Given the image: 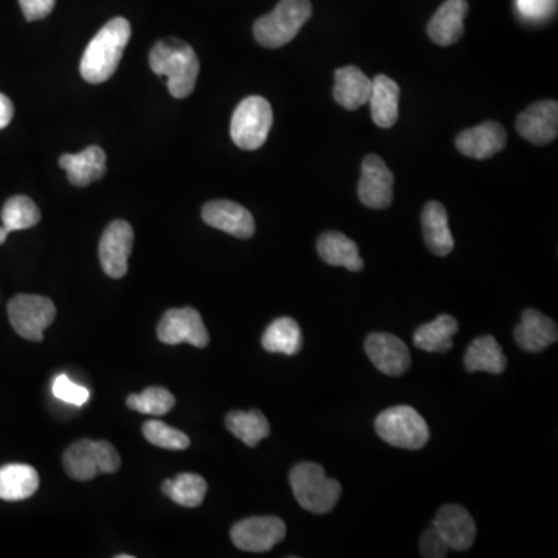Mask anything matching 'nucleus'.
I'll use <instances>...</instances> for the list:
<instances>
[{"label": "nucleus", "mask_w": 558, "mask_h": 558, "mask_svg": "<svg viewBox=\"0 0 558 558\" xmlns=\"http://www.w3.org/2000/svg\"><path fill=\"white\" fill-rule=\"evenodd\" d=\"M517 8L529 21H543L554 13L557 0H517Z\"/></svg>", "instance_id": "c9c22d12"}, {"label": "nucleus", "mask_w": 558, "mask_h": 558, "mask_svg": "<svg viewBox=\"0 0 558 558\" xmlns=\"http://www.w3.org/2000/svg\"><path fill=\"white\" fill-rule=\"evenodd\" d=\"M458 321L452 315H439L436 320L422 324L414 332V346L425 352H444L453 348V337L458 332Z\"/></svg>", "instance_id": "bb28decb"}, {"label": "nucleus", "mask_w": 558, "mask_h": 558, "mask_svg": "<svg viewBox=\"0 0 558 558\" xmlns=\"http://www.w3.org/2000/svg\"><path fill=\"white\" fill-rule=\"evenodd\" d=\"M149 66L152 72L168 78V90L174 98L182 100L193 93L200 64L190 44L174 38L157 42L149 53Z\"/></svg>", "instance_id": "f03ea898"}, {"label": "nucleus", "mask_w": 558, "mask_h": 558, "mask_svg": "<svg viewBox=\"0 0 558 558\" xmlns=\"http://www.w3.org/2000/svg\"><path fill=\"white\" fill-rule=\"evenodd\" d=\"M143 436L149 444L165 450H186L191 441L183 431L169 427L165 422L148 421L143 424Z\"/></svg>", "instance_id": "473e14b6"}, {"label": "nucleus", "mask_w": 558, "mask_h": 558, "mask_svg": "<svg viewBox=\"0 0 558 558\" xmlns=\"http://www.w3.org/2000/svg\"><path fill=\"white\" fill-rule=\"evenodd\" d=\"M400 87L386 75H377L372 80L369 106L372 120L382 129L393 128L399 118Z\"/></svg>", "instance_id": "412c9836"}, {"label": "nucleus", "mask_w": 558, "mask_h": 558, "mask_svg": "<svg viewBox=\"0 0 558 558\" xmlns=\"http://www.w3.org/2000/svg\"><path fill=\"white\" fill-rule=\"evenodd\" d=\"M431 526L438 529L448 548L453 551H467L475 543V521H473L472 515L458 504L442 506L436 517L433 518Z\"/></svg>", "instance_id": "dca6fc26"}, {"label": "nucleus", "mask_w": 558, "mask_h": 558, "mask_svg": "<svg viewBox=\"0 0 558 558\" xmlns=\"http://www.w3.org/2000/svg\"><path fill=\"white\" fill-rule=\"evenodd\" d=\"M8 318L16 334L25 340L42 341L45 329L55 321L56 307L49 298L21 293L8 303Z\"/></svg>", "instance_id": "6e6552de"}, {"label": "nucleus", "mask_w": 558, "mask_h": 558, "mask_svg": "<svg viewBox=\"0 0 558 558\" xmlns=\"http://www.w3.org/2000/svg\"><path fill=\"white\" fill-rule=\"evenodd\" d=\"M126 405L138 413L165 416L166 413L173 410L176 399L166 388L151 386V388H146L142 394H131L126 399Z\"/></svg>", "instance_id": "2f4dec72"}, {"label": "nucleus", "mask_w": 558, "mask_h": 558, "mask_svg": "<svg viewBox=\"0 0 558 558\" xmlns=\"http://www.w3.org/2000/svg\"><path fill=\"white\" fill-rule=\"evenodd\" d=\"M394 176L379 155H366L362 163L359 199L372 210H385L393 204Z\"/></svg>", "instance_id": "f8f14e48"}, {"label": "nucleus", "mask_w": 558, "mask_h": 558, "mask_svg": "<svg viewBox=\"0 0 558 558\" xmlns=\"http://www.w3.org/2000/svg\"><path fill=\"white\" fill-rule=\"evenodd\" d=\"M38 489L39 475L31 465L7 464L0 467V500H27Z\"/></svg>", "instance_id": "393cba45"}, {"label": "nucleus", "mask_w": 558, "mask_h": 558, "mask_svg": "<svg viewBox=\"0 0 558 558\" xmlns=\"http://www.w3.org/2000/svg\"><path fill=\"white\" fill-rule=\"evenodd\" d=\"M419 551L425 558H444L450 548H448L442 535L439 534L438 529L431 526L422 534L421 541H419Z\"/></svg>", "instance_id": "f704fd0d"}, {"label": "nucleus", "mask_w": 558, "mask_h": 558, "mask_svg": "<svg viewBox=\"0 0 558 558\" xmlns=\"http://www.w3.org/2000/svg\"><path fill=\"white\" fill-rule=\"evenodd\" d=\"M464 365L467 372L503 374L506 371L507 360L498 341L492 335H483L473 340L465 352Z\"/></svg>", "instance_id": "a878e982"}, {"label": "nucleus", "mask_w": 558, "mask_h": 558, "mask_svg": "<svg viewBox=\"0 0 558 558\" xmlns=\"http://www.w3.org/2000/svg\"><path fill=\"white\" fill-rule=\"evenodd\" d=\"M231 541L245 552H267L286 537V524L278 517H252L231 527Z\"/></svg>", "instance_id": "9d476101"}, {"label": "nucleus", "mask_w": 558, "mask_h": 558, "mask_svg": "<svg viewBox=\"0 0 558 558\" xmlns=\"http://www.w3.org/2000/svg\"><path fill=\"white\" fill-rule=\"evenodd\" d=\"M374 428L386 444L405 450H421L430 439L424 417L408 405H397L380 413Z\"/></svg>", "instance_id": "39448f33"}, {"label": "nucleus", "mask_w": 558, "mask_h": 558, "mask_svg": "<svg viewBox=\"0 0 558 558\" xmlns=\"http://www.w3.org/2000/svg\"><path fill=\"white\" fill-rule=\"evenodd\" d=\"M290 487L298 504L310 514H329L341 496V486L324 473L317 462H298L289 475Z\"/></svg>", "instance_id": "7ed1b4c3"}, {"label": "nucleus", "mask_w": 558, "mask_h": 558, "mask_svg": "<svg viewBox=\"0 0 558 558\" xmlns=\"http://www.w3.org/2000/svg\"><path fill=\"white\" fill-rule=\"evenodd\" d=\"M59 166L66 171L72 185L87 186L106 173V152L98 146H89L78 154L62 155Z\"/></svg>", "instance_id": "aec40b11"}, {"label": "nucleus", "mask_w": 558, "mask_h": 558, "mask_svg": "<svg viewBox=\"0 0 558 558\" xmlns=\"http://www.w3.org/2000/svg\"><path fill=\"white\" fill-rule=\"evenodd\" d=\"M131 39L128 19L115 18L107 22L87 45L81 58L80 72L84 81L101 84L117 72L124 49Z\"/></svg>", "instance_id": "f257e3e1"}, {"label": "nucleus", "mask_w": 558, "mask_h": 558, "mask_svg": "<svg viewBox=\"0 0 558 558\" xmlns=\"http://www.w3.org/2000/svg\"><path fill=\"white\" fill-rule=\"evenodd\" d=\"M422 231H424L425 244L428 250L436 256H447L455 248L448 214L444 205L439 202H428L422 211Z\"/></svg>", "instance_id": "4be33fe9"}, {"label": "nucleus", "mask_w": 558, "mask_h": 558, "mask_svg": "<svg viewBox=\"0 0 558 558\" xmlns=\"http://www.w3.org/2000/svg\"><path fill=\"white\" fill-rule=\"evenodd\" d=\"M157 337L165 345H188L194 348H207L210 343V334L205 328L202 315L193 307L183 309H169L165 312L159 326Z\"/></svg>", "instance_id": "1a4fd4ad"}, {"label": "nucleus", "mask_w": 558, "mask_h": 558, "mask_svg": "<svg viewBox=\"0 0 558 558\" xmlns=\"http://www.w3.org/2000/svg\"><path fill=\"white\" fill-rule=\"evenodd\" d=\"M507 134L496 121H486L475 128L465 129L456 137V148L465 157L486 160L503 151Z\"/></svg>", "instance_id": "f3484780"}, {"label": "nucleus", "mask_w": 558, "mask_h": 558, "mask_svg": "<svg viewBox=\"0 0 558 558\" xmlns=\"http://www.w3.org/2000/svg\"><path fill=\"white\" fill-rule=\"evenodd\" d=\"M8 235H10V231L2 225V227H0V245L7 241Z\"/></svg>", "instance_id": "58836bf2"}, {"label": "nucleus", "mask_w": 558, "mask_h": 558, "mask_svg": "<svg viewBox=\"0 0 558 558\" xmlns=\"http://www.w3.org/2000/svg\"><path fill=\"white\" fill-rule=\"evenodd\" d=\"M134 245V230L126 221H114L104 230L100 239L101 267L107 276L123 278L128 273L129 256Z\"/></svg>", "instance_id": "9b49d317"}, {"label": "nucleus", "mask_w": 558, "mask_h": 558, "mask_svg": "<svg viewBox=\"0 0 558 558\" xmlns=\"http://www.w3.org/2000/svg\"><path fill=\"white\" fill-rule=\"evenodd\" d=\"M272 124V106L266 98H245L231 118V138L238 148L255 151L266 143Z\"/></svg>", "instance_id": "0eeeda50"}, {"label": "nucleus", "mask_w": 558, "mask_h": 558, "mask_svg": "<svg viewBox=\"0 0 558 558\" xmlns=\"http://www.w3.org/2000/svg\"><path fill=\"white\" fill-rule=\"evenodd\" d=\"M515 341L523 351L537 354L554 345L558 338L557 323L538 310L527 309L514 331Z\"/></svg>", "instance_id": "a211bd4d"}, {"label": "nucleus", "mask_w": 558, "mask_h": 558, "mask_svg": "<svg viewBox=\"0 0 558 558\" xmlns=\"http://www.w3.org/2000/svg\"><path fill=\"white\" fill-rule=\"evenodd\" d=\"M56 0H19L22 13L28 22L41 21L47 18L55 8Z\"/></svg>", "instance_id": "e433bc0d"}, {"label": "nucleus", "mask_w": 558, "mask_h": 558, "mask_svg": "<svg viewBox=\"0 0 558 558\" xmlns=\"http://www.w3.org/2000/svg\"><path fill=\"white\" fill-rule=\"evenodd\" d=\"M317 250L326 264L345 267L349 272H360L365 262L360 258L359 247L340 231H328L318 238Z\"/></svg>", "instance_id": "b1692460"}, {"label": "nucleus", "mask_w": 558, "mask_h": 558, "mask_svg": "<svg viewBox=\"0 0 558 558\" xmlns=\"http://www.w3.org/2000/svg\"><path fill=\"white\" fill-rule=\"evenodd\" d=\"M14 107L10 98L4 93H0V129L7 128L8 124L13 120Z\"/></svg>", "instance_id": "4c0bfd02"}, {"label": "nucleus", "mask_w": 558, "mask_h": 558, "mask_svg": "<svg viewBox=\"0 0 558 558\" xmlns=\"http://www.w3.org/2000/svg\"><path fill=\"white\" fill-rule=\"evenodd\" d=\"M310 16V0H281L272 13L255 22L253 35L262 47L279 49L295 39Z\"/></svg>", "instance_id": "20e7f679"}, {"label": "nucleus", "mask_w": 558, "mask_h": 558, "mask_svg": "<svg viewBox=\"0 0 558 558\" xmlns=\"http://www.w3.org/2000/svg\"><path fill=\"white\" fill-rule=\"evenodd\" d=\"M225 425L247 447H256L270 434L269 421L259 410L230 411L225 417Z\"/></svg>", "instance_id": "c85d7f7f"}, {"label": "nucleus", "mask_w": 558, "mask_h": 558, "mask_svg": "<svg viewBox=\"0 0 558 558\" xmlns=\"http://www.w3.org/2000/svg\"><path fill=\"white\" fill-rule=\"evenodd\" d=\"M207 490V481L194 473H182L176 478L166 479L162 484V492L183 507L200 506L204 503Z\"/></svg>", "instance_id": "c756f323"}, {"label": "nucleus", "mask_w": 558, "mask_h": 558, "mask_svg": "<svg viewBox=\"0 0 558 558\" xmlns=\"http://www.w3.org/2000/svg\"><path fill=\"white\" fill-rule=\"evenodd\" d=\"M62 464L70 478L84 483L101 473L118 472L121 459L111 442L81 439L67 448Z\"/></svg>", "instance_id": "423d86ee"}, {"label": "nucleus", "mask_w": 558, "mask_h": 558, "mask_svg": "<svg viewBox=\"0 0 558 558\" xmlns=\"http://www.w3.org/2000/svg\"><path fill=\"white\" fill-rule=\"evenodd\" d=\"M53 396L62 402L81 407L89 400L90 393L84 386L76 385L67 376H58L52 385Z\"/></svg>", "instance_id": "72a5a7b5"}, {"label": "nucleus", "mask_w": 558, "mask_h": 558, "mask_svg": "<svg viewBox=\"0 0 558 558\" xmlns=\"http://www.w3.org/2000/svg\"><path fill=\"white\" fill-rule=\"evenodd\" d=\"M117 558H132V555H128V554L117 555Z\"/></svg>", "instance_id": "ea45409f"}, {"label": "nucleus", "mask_w": 558, "mask_h": 558, "mask_svg": "<svg viewBox=\"0 0 558 558\" xmlns=\"http://www.w3.org/2000/svg\"><path fill=\"white\" fill-rule=\"evenodd\" d=\"M365 351L372 365L386 376H403L410 369V351L396 335L374 332L366 338Z\"/></svg>", "instance_id": "ddd939ff"}, {"label": "nucleus", "mask_w": 558, "mask_h": 558, "mask_svg": "<svg viewBox=\"0 0 558 558\" xmlns=\"http://www.w3.org/2000/svg\"><path fill=\"white\" fill-rule=\"evenodd\" d=\"M202 219L210 227L225 231L235 238L248 239L255 235L252 213L231 200H211L202 208Z\"/></svg>", "instance_id": "2eb2a0df"}, {"label": "nucleus", "mask_w": 558, "mask_h": 558, "mask_svg": "<svg viewBox=\"0 0 558 558\" xmlns=\"http://www.w3.org/2000/svg\"><path fill=\"white\" fill-rule=\"evenodd\" d=\"M469 11L467 0H447L428 22V36L434 44L448 47L464 35V19Z\"/></svg>", "instance_id": "6ab92c4d"}, {"label": "nucleus", "mask_w": 558, "mask_h": 558, "mask_svg": "<svg viewBox=\"0 0 558 558\" xmlns=\"http://www.w3.org/2000/svg\"><path fill=\"white\" fill-rule=\"evenodd\" d=\"M261 343L272 354L297 355L303 348L300 324L293 318H276L262 335Z\"/></svg>", "instance_id": "cd10ccee"}, {"label": "nucleus", "mask_w": 558, "mask_h": 558, "mask_svg": "<svg viewBox=\"0 0 558 558\" xmlns=\"http://www.w3.org/2000/svg\"><path fill=\"white\" fill-rule=\"evenodd\" d=\"M517 131L527 142L543 146L558 135V104L554 100L537 101L517 118Z\"/></svg>", "instance_id": "4468645a"}, {"label": "nucleus", "mask_w": 558, "mask_h": 558, "mask_svg": "<svg viewBox=\"0 0 558 558\" xmlns=\"http://www.w3.org/2000/svg\"><path fill=\"white\" fill-rule=\"evenodd\" d=\"M334 98L348 111H355L368 103L372 80L359 69L348 66L335 70Z\"/></svg>", "instance_id": "5701e85b"}, {"label": "nucleus", "mask_w": 558, "mask_h": 558, "mask_svg": "<svg viewBox=\"0 0 558 558\" xmlns=\"http://www.w3.org/2000/svg\"><path fill=\"white\" fill-rule=\"evenodd\" d=\"M2 224L8 231L27 230L41 221V211L27 196H14L2 208Z\"/></svg>", "instance_id": "7c9ffc66"}]
</instances>
